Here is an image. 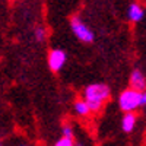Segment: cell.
Listing matches in <instances>:
<instances>
[{"label":"cell","instance_id":"11","mask_svg":"<svg viewBox=\"0 0 146 146\" xmlns=\"http://www.w3.org/2000/svg\"><path fill=\"white\" fill-rule=\"evenodd\" d=\"M62 136H67V137H73L75 139V133H73V129L70 124H64L62 127Z\"/></svg>","mask_w":146,"mask_h":146},{"label":"cell","instance_id":"5","mask_svg":"<svg viewBox=\"0 0 146 146\" xmlns=\"http://www.w3.org/2000/svg\"><path fill=\"white\" fill-rule=\"evenodd\" d=\"M130 86L137 89V91H145L146 89V78H145V75L139 69H135L131 72V75H130Z\"/></svg>","mask_w":146,"mask_h":146},{"label":"cell","instance_id":"3","mask_svg":"<svg viewBox=\"0 0 146 146\" xmlns=\"http://www.w3.org/2000/svg\"><path fill=\"white\" fill-rule=\"evenodd\" d=\"M70 28H72L73 35H75L79 41H82L85 44H89V42H92L95 40V35H94L92 29L78 15L72 16V19H70Z\"/></svg>","mask_w":146,"mask_h":146},{"label":"cell","instance_id":"1","mask_svg":"<svg viewBox=\"0 0 146 146\" xmlns=\"http://www.w3.org/2000/svg\"><path fill=\"white\" fill-rule=\"evenodd\" d=\"M110 88L104 83H91L83 89V98L89 104V108L92 113L101 111L104 104L110 100Z\"/></svg>","mask_w":146,"mask_h":146},{"label":"cell","instance_id":"4","mask_svg":"<svg viewBox=\"0 0 146 146\" xmlns=\"http://www.w3.org/2000/svg\"><path fill=\"white\" fill-rule=\"evenodd\" d=\"M67 62V56L63 50H58V48H54V50L50 51L48 54V66L53 72H60L63 69V66Z\"/></svg>","mask_w":146,"mask_h":146},{"label":"cell","instance_id":"6","mask_svg":"<svg viewBox=\"0 0 146 146\" xmlns=\"http://www.w3.org/2000/svg\"><path fill=\"white\" fill-rule=\"evenodd\" d=\"M145 16V9L139 5V3H131L127 9V18L130 22L133 23H137L143 19Z\"/></svg>","mask_w":146,"mask_h":146},{"label":"cell","instance_id":"7","mask_svg":"<svg viewBox=\"0 0 146 146\" xmlns=\"http://www.w3.org/2000/svg\"><path fill=\"white\" fill-rule=\"evenodd\" d=\"M137 123V117L135 113H124L123 118H121V129L124 133H131L136 127Z\"/></svg>","mask_w":146,"mask_h":146},{"label":"cell","instance_id":"8","mask_svg":"<svg viewBox=\"0 0 146 146\" xmlns=\"http://www.w3.org/2000/svg\"><path fill=\"white\" fill-rule=\"evenodd\" d=\"M73 111H75L76 115L79 117H88L92 111L89 108V104L86 102L85 98H80V100H76L75 104H73Z\"/></svg>","mask_w":146,"mask_h":146},{"label":"cell","instance_id":"9","mask_svg":"<svg viewBox=\"0 0 146 146\" xmlns=\"http://www.w3.org/2000/svg\"><path fill=\"white\" fill-rule=\"evenodd\" d=\"M73 145H75V139L67 136H62L58 140H56V146H73Z\"/></svg>","mask_w":146,"mask_h":146},{"label":"cell","instance_id":"10","mask_svg":"<svg viewBox=\"0 0 146 146\" xmlns=\"http://www.w3.org/2000/svg\"><path fill=\"white\" fill-rule=\"evenodd\" d=\"M35 38H36V41H40V42L45 41V38H47V31H45L44 28H36V29H35Z\"/></svg>","mask_w":146,"mask_h":146},{"label":"cell","instance_id":"2","mask_svg":"<svg viewBox=\"0 0 146 146\" xmlns=\"http://www.w3.org/2000/svg\"><path fill=\"white\" fill-rule=\"evenodd\" d=\"M118 107L123 113H135L136 110L143 107V98L142 91H137L135 88L124 89L118 96Z\"/></svg>","mask_w":146,"mask_h":146}]
</instances>
